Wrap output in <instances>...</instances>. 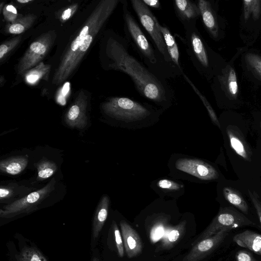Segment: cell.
I'll use <instances>...</instances> for the list:
<instances>
[{"label":"cell","instance_id":"cell-36","mask_svg":"<svg viewBox=\"0 0 261 261\" xmlns=\"http://www.w3.org/2000/svg\"><path fill=\"white\" fill-rule=\"evenodd\" d=\"M4 15L6 19L13 22L16 19L17 13L13 6L7 5L4 8Z\"/></svg>","mask_w":261,"mask_h":261},{"label":"cell","instance_id":"cell-39","mask_svg":"<svg viewBox=\"0 0 261 261\" xmlns=\"http://www.w3.org/2000/svg\"><path fill=\"white\" fill-rule=\"evenodd\" d=\"M179 232L177 229L172 230L169 234L168 238L170 241L175 242L179 237Z\"/></svg>","mask_w":261,"mask_h":261},{"label":"cell","instance_id":"cell-40","mask_svg":"<svg viewBox=\"0 0 261 261\" xmlns=\"http://www.w3.org/2000/svg\"><path fill=\"white\" fill-rule=\"evenodd\" d=\"M33 1L32 0H17V2L21 4H27L28 3L32 2Z\"/></svg>","mask_w":261,"mask_h":261},{"label":"cell","instance_id":"cell-6","mask_svg":"<svg viewBox=\"0 0 261 261\" xmlns=\"http://www.w3.org/2000/svg\"><path fill=\"white\" fill-rule=\"evenodd\" d=\"M246 47H238L234 55L210 83L215 99L220 108H237L243 103L234 63Z\"/></svg>","mask_w":261,"mask_h":261},{"label":"cell","instance_id":"cell-33","mask_svg":"<svg viewBox=\"0 0 261 261\" xmlns=\"http://www.w3.org/2000/svg\"><path fill=\"white\" fill-rule=\"evenodd\" d=\"M114 232L115 234L116 247L120 257L124 255V244L122 240L121 233L116 223L113 224Z\"/></svg>","mask_w":261,"mask_h":261},{"label":"cell","instance_id":"cell-5","mask_svg":"<svg viewBox=\"0 0 261 261\" xmlns=\"http://www.w3.org/2000/svg\"><path fill=\"white\" fill-rule=\"evenodd\" d=\"M121 2L122 5L125 38L130 46L136 51L150 70L167 79L175 78L142 31L129 9L127 1L123 0Z\"/></svg>","mask_w":261,"mask_h":261},{"label":"cell","instance_id":"cell-32","mask_svg":"<svg viewBox=\"0 0 261 261\" xmlns=\"http://www.w3.org/2000/svg\"><path fill=\"white\" fill-rule=\"evenodd\" d=\"M16 186H1L0 188V199L1 201L6 200L15 195V189Z\"/></svg>","mask_w":261,"mask_h":261},{"label":"cell","instance_id":"cell-13","mask_svg":"<svg viewBox=\"0 0 261 261\" xmlns=\"http://www.w3.org/2000/svg\"><path fill=\"white\" fill-rule=\"evenodd\" d=\"M55 179L53 178L42 188L4 206L0 210L1 217L10 218L36 210L39 204L55 189Z\"/></svg>","mask_w":261,"mask_h":261},{"label":"cell","instance_id":"cell-3","mask_svg":"<svg viewBox=\"0 0 261 261\" xmlns=\"http://www.w3.org/2000/svg\"><path fill=\"white\" fill-rule=\"evenodd\" d=\"M101 109L117 125L128 129H141L154 125L165 111L149 103L122 96L108 98L101 103Z\"/></svg>","mask_w":261,"mask_h":261},{"label":"cell","instance_id":"cell-29","mask_svg":"<svg viewBox=\"0 0 261 261\" xmlns=\"http://www.w3.org/2000/svg\"><path fill=\"white\" fill-rule=\"evenodd\" d=\"M38 172V180H42L51 176L57 170L58 167L53 161L43 159L35 164Z\"/></svg>","mask_w":261,"mask_h":261},{"label":"cell","instance_id":"cell-18","mask_svg":"<svg viewBox=\"0 0 261 261\" xmlns=\"http://www.w3.org/2000/svg\"><path fill=\"white\" fill-rule=\"evenodd\" d=\"M124 248L128 258L139 255L142 250L141 240L137 232L124 221L120 222Z\"/></svg>","mask_w":261,"mask_h":261},{"label":"cell","instance_id":"cell-1","mask_svg":"<svg viewBox=\"0 0 261 261\" xmlns=\"http://www.w3.org/2000/svg\"><path fill=\"white\" fill-rule=\"evenodd\" d=\"M125 37L111 32L105 39L106 67L127 75L143 97L164 111L175 101L174 90L167 79L160 76L139 61L129 51Z\"/></svg>","mask_w":261,"mask_h":261},{"label":"cell","instance_id":"cell-20","mask_svg":"<svg viewBox=\"0 0 261 261\" xmlns=\"http://www.w3.org/2000/svg\"><path fill=\"white\" fill-rule=\"evenodd\" d=\"M175 14L182 24L196 21L200 17L197 2L190 0H175L173 2Z\"/></svg>","mask_w":261,"mask_h":261},{"label":"cell","instance_id":"cell-24","mask_svg":"<svg viewBox=\"0 0 261 261\" xmlns=\"http://www.w3.org/2000/svg\"><path fill=\"white\" fill-rule=\"evenodd\" d=\"M28 159L27 156H16L2 160L0 170L10 175H16L22 172L27 167Z\"/></svg>","mask_w":261,"mask_h":261},{"label":"cell","instance_id":"cell-2","mask_svg":"<svg viewBox=\"0 0 261 261\" xmlns=\"http://www.w3.org/2000/svg\"><path fill=\"white\" fill-rule=\"evenodd\" d=\"M119 2V0H101L97 4L66 48L53 76V84L58 85L63 83L72 74Z\"/></svg>","mask_w":261,"mask_h":261},{"label":"cell","instance_id":"cell-28","mask_svg":"<svg viewBox=\"0 0 261 261\" xmlns=\"http://www.w3.org/2000/svg\"><path fill=\"white\" fill-rule=\"evenodd\" d=\"M184 79L188 83V84L191 86L193 90L199 97L200 99L201 100L203 103L204 106L206 109L208 114L213 122V123L218 127L219 128H221V124L219 121V120L217 116V114L213 109L212 106L205 97V96L201 93L200 91L197 89V88L195 86V85L192 83L191 80L189 78V77L184 73L182 75Z\"/></svg>","mask_w":261,"mask_h":261},{"label":"cell","instance_id":"cell-37","mask_svg":"<svg viewBox=\"0 0 261 261\" xmlns=\"http://www.w3.org/2000/svg\"><path fill=\"white\" fill-rule=\"evenodd\" d=\"M236 261H258L252 254L246 250L239 251L236 255Z\"/></svg>","mask_w":261,"mask_h":261},{"label":"cell","instance_id":"cell-38","mask_svg":"<svg viewBox=\"0 0 261 261\" xmlns=\"http://www.w3.org/2000/svg\"><path fill=\"white\" fill-rule=\"evenodd\" d=\"M142 1L149 8L155 10L161 9V2L158 0H142Z\"/></svg>","mask_w":261,"mask_h":261},{"label":"cell","instance_id":"cell-21","mask_svg":"<svg viewBox=\"0 0 261 261\" xmlns=\"http://www.w3.org/2000/svg\"><path fill=\"white\" fill-rule=\"evenodd\" d=\"M233 241L239 246L261 255V234L259 233L246 230L236 234L233 238Z\"/></svg>","mask_w":261,"mask_h":261},{"label":"cell","instance_id":"cell-4","mask_svg":"<svg viewBox=\"0 0 261 261\" xmlns=\"http://www.w3.org/2000/svg\"><path fill=\"white\" fill-rule=\"evenodd\" d=\"M187 55L201 76L211 83L225 67L227 61L209 46L196 26V21L182 24Z\"/></svg>","mask_w":261,"mask_h":261},{"label":"cell","instance_id":"cell-31","mask_svg":"<svg viewBox=\"0 0 261 261\" xmlns=\"http://www.w3.org/2000/svg\"><path fill=\"white\" fill-rule=\"evenodd\" d=\"M21 36H18L4 42L0 46V61L2 62L8 55L19 44Z\"/></svg>","mask_w":261,"mask_h":261},{"label":"cell","instance_id":"cell-30","mask_svg":"<svg viewBox=\"0 0 261 261\" xmlns=\"http://www.w3.org/2000/svg\"><path fill=\"white\" fill-rule=\"evenodd\" d=\"M17 261H47L42 253L35 247H24L17 256Z\"/></svg>","mask_w":261,"mask_h":261},{"label":"cell","instance_id":"cell-23","mask_svg":"<svg viewBox=\"0 0 261 261\" xmlns=\"http://www.w3.org/2000/svg\"><path fill=\"white\" fill-rule=\"evenodd\" d=\"M110 200L109 197L103 195L97 207L93 224V236L97 238L107 218Z\"/></svg>","mask_w":261,"mask_h":261},{"label":"cell","instance_id":"cell-26","mask_svg":"<svg viewBox=\"0 0 261 261\" xmlns=\"http://www.w3.org/2000/svg\"><path fill=\"white\" fill-rule=\"evenodd\" d=\"M36 18V15L33 14H29L17 18L7 25L6 32L14 35L21 34L31 27Z\"/></svg>","mask_w":261,"mask_h":261},{"label":"cell","instance_id":"cell-9","mask_svg":"<svg viewBox=\"0 0 261 261\" xmlns=\"http://www.w3.org/2000/svg\"><path fill=\"white\" fill-rule=\"evenodd\" d=\"M261 34V0L242 1L239 34L246 46L253 45Z\"/></svg>","mask_w":261,"mask_h":261},{"label":"cell","instance_id":"cell-10","mask_svg":"<svg viewBox=\"0 0 261 261\" xmlns=\"http://www.w3.org/2000/svg\"><path fill=\"white\" fill-rule=\"evenodd\" d=\"M245 226L260 228L235 208L232 206L221 207L210 224L197 238L196 243L216 234L224 228L234 229Z\"/></svg>","mask_w":261,"mask_h":261},{"label":"cell","instance_id":"cell-14","mask_svg":"<svg viewBox=\"0 0 261 261\" xmlns=\"http://www.w3.org/2000/svg\"><path fill=\"white\" fill-rule=\"evenodd\" d=\"M243 75L252 84L261 87V52L246 46L240 57Z\"/></svg>","mask_w":261,"mask_h":261},{"label":"cell","instance_id":"cell-22","mask_svg":"<svg viewBox=\"0 0 261 261\" xmlns=\"http://www.w3.org/2000/svg\"><path fill=\"white\" fill-rule=\"evenodd\" d=\"M167 47L168 54L174 67L180 72L184 73L182 68L179 61V53L177 44L174 37L172 35L169 28L164 25L158 23Z\"/></svg>","mask_w":261,"mask_h":261},{"label":"cell","instance_id":"cell-35","mask_svg":"<svg viewBox=\"0 0 261 261\" xmlns=\"http://www.w3.org/2000/svg\"><path fill=\"white\" fill-rule=\"evenodd\" d=\"M78 7V4H73L65 9L60 16L61 21L65 22L70 19L77 11Z\"/></svg>","mask_w":261,"mask_h":261},{"label":"cell","instance_id":"cell-17","mask_svg":"<svg viewBox=\"0 0 261 261\" xmlns=\"http://www.w3.org/2000/svg\"><path fill=\"white\" fill-rule=\"evenodd\" d=\"M150 187L162 198L168 196L176 199L186 191L183 182L172 177L159 178L151 182Z\"/></svg>","mask_w":261,"mask_h":261},{"label":"cell","instance_id":"cell-8","mask_svg":"<svg viewBox=\"0 0 261 261\" xmlns=\"http://www.w3.org/2000/svg\"><path fill=\"white\" fill-rule=\"evenodd\" d=\"M130 5L141 25L149 34L154 47L161 60L176 77L182 75L173 65L168 54L163 35L160 30L157 18L142 0H130Z\"/></svg>","mask_w":261,"mask_h":261},{"label":"cell","instance_id":"cell-19","mask_svg":"<svg viewBox=\"0 0 261 261\" xmlns=\"http://www.w3.org/2000/svg\"><path fill=\"white\" fill-rule=\"evenodd\" d=\"M226 132L230 146L235 152L247 161H251V150L240 129L235 125H229Z\"/></svg>","mask_w":261,"mask_h":261},{"label":"cell","instance_id":"cell-42","mask_svg":"<svg viewBox=\"0 0 261 261\" xmlns=\"http://www.w3.org/2000/svg\"><path fill=\"white\" fill-rule=\"evenodd\" d=\"M259 126H260V129H261V119H260V122H259Z\"/></svg>","mask_w":261,"mask_h":261},{"label":"cell","instance_id":"cell-16","mask_svg":"<svg viewBox=\"0 0 261 261\" xmlns=\"http://www.w3.org/2000/svg\"><path fill=\"white\" fill-rule=\"evenodd\" d=\"M87 106L88 96L85 91L81 90L65 115V123L71 128H84L88 123Z\"/></svg>","mask_w":261,"mask_h":261},{"label":"cell","instance_id":"cell-11","mask_svg":"<svg viewBox=\"0 0 261 261\" xmlns=\"http://www.w3.org/2000/svg\"><path fill=\"white\" fill-rule=\"evenodd\" d=\"M203 25L210 37L219 42L226 36L227 21L219 12L218 1L198 0L197 1Z\"/></svg>","mask_w":261,"mask_h":261},{"label":"cell","instance_id":"cell-12","mask_svg":"<svg viewBox=\"0 0 261 261\" xmlns=\"http://www.w3.org/2000/svg\"><path fill=\"white\" fill-rule=\"evenodd\" d=\"M56 36V32L51 30L43 33L33 42L18 64L17 73L22 75L40 63L49 51Z\"/></svg>","mask_w":261,"mask_h":261},{"label":"cell","instance_id":"cell-41","mask_svg":"<svg viewBox=\"0 0 261 261\" xmlns=\"http://www.w3.org/2000/svg\"><path fill=\"white\" fill-rule=\"evenodd\" d=\"M92 261H99L98 259L96 257L93 258Z\"/></svg>","mask_w":261,"mask_h":261},{"label":"cell","instance_id":"cell-34","mask_svg":"<svg viewBox=\"0 0 261 261\" xmlns=\"http://www.w3.org/2000/svg\"><path fill=\"white\" fill-rule=\"evenodd\" d=\"M250 198L256 210L260 223L261 224V198L255 192L248 191Z\"/></svg>","mask_w":261,"mask_h":261},{"label":"cell","instance_id":"cell-7","mask_svg":"<svg viewBox=\"0 0 261 261\" xmlns=\"http://www.w3.org/2000/svg\"><path fill=\"white\" fill-rule=\"evenodd\" d=\"M169 176L175 179L203 182L217 179L216 168L207 161L195 156L175 153L168 161Z\"/></svg>","mask_w":261,"mask_h":261},{"label":"cell","instance_id":"cell-15","mask_svg":"<svg viewBox=\"0 0 261 261\" xmlns=\"http://www.w3.org/2000/svg\"><path fill=\"white\" fill-rule=\"evenodd\" d=\"M232 229L226 228L197 243L182 261H200L213 252Z\"/></svg>","mask_w":261,"mask_h":261},{"label":"cell","instance_id":"cell-27","mask_svg":"<svg viewBox=\"0 0 261 261\" xmlns=\"http://www.w3.org/2000/svg\"><path fill=\"white\" fill-rule=\"evenodd\" d=\"M222 192L224 198L228 202L238 208L244 214H248L249 207L241 193L230 187H225L223 188Z\"/></svg>","mask_w":261,"mask_h":261},{"label":"cell","instance_id":"cell-25","mask_svg":"<svg viewBox=\"0 0 261 261\" xmlns=\"http://www.w3.org/2000/svg\"><path fill=\"white\" fill-rule=\"evenodd\" d=\"M50 71V65L40 62L25 72V80L30 85H34L41 80L48 82Z\"/></svg>","mask_w":261,"mask_h":261}]
</instances>
